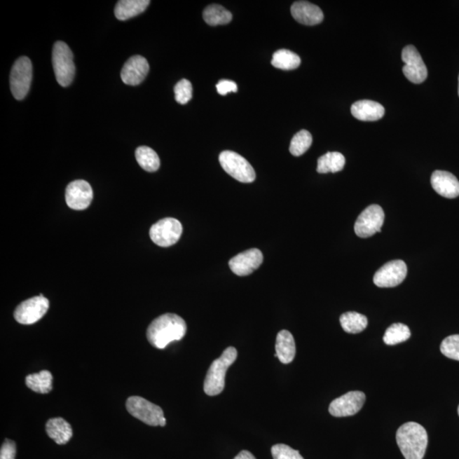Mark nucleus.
<instances>
[{
    "label": "nucleus",
    "instance_id": "6ab92c4d",
    "mask_svg": "<svg viewBox=\"0 0 459 459\" xmlns=\"http://www.w3.org/2000/svg\"><path fill=\"white\" fill-rule=\"evenodd\" d=\"M384 107L376 102L362 100L351 107V114L361 121H377L384 117Z\"/></svg>",
    "mask_w": 459,
    "mask_h": 459
},
{
    "label": "nucleus",
    "instance_id": "cd10ccee",
    "mask_svg": "<svg viewBox=\"0 0 459 459\" xmlns=\"http://www.w3.org/2000/svg\"><path fill=\"white\" fill-rule=\"evenodd\" d=\"M203 15L206 23L210 26L226 25L233 20V14L219 5L207 6Z\"/></svg>",
    "mask_w": 459,
    "mask_h": 459
},
{
    "label": "nucleus",
    "instance_id": "aec40b11",
    "mask_svg": "<svg viewBox=\"0 0 459 459\" xmlns=\"http://www.w3.org/2000/svg\"><path fill=\"white\" fill-rule=\"evenodd\" d=\"M275 353L283 364L292 362L296 354V346L292 334L287 330H282L278 333L275 341Z\"/></svg>",
    "mask_w": 459,
    "mask_h": 459
},
{
    "label": "nucleus",
    "instance_id": "39448f33",
    "mask_svg": "<svg viewBox=\"0 0 459 459\" xmlns=\"http://www.w3.org/2000/svg\"><path fill=\"white\" fill-rule=\"evenodd\" d=\"M126 409L133 417L150 426H165L166 418L160 406L141 397H130Z\"/></svg>",
    "mask_w": 459,
    "mask_h": 459
},
{
    "label": "nucleus",
    "instance_id": "6e6552de",
    "mask_svg": "<svg viewBox=\"0 0 459 459\" xmlns=\"http://www.w3.org/2000/svg\"><path fill=\"white\" fill-rule=\"evenodd\" d=\"M181 223L174 218H165L158 221L150 229V238L155 245L160 247H170L177 243L181 237Z\"/></svg>",
    "mask_w": 459,
    "mask_h": 459
},
{
    "label": "nucleus",
    "instance_id": "c85d7f7f",
    "mask_svg": "<svg viewBox=\"0 0 459 459\" xmlns=\"http://www.w3.org/2000/svg\"><path fill=\"white\" fill-rule=\"evenodd\" d=\"M411 337L409 327L402 323H394L387 329L384 342L388 345H396L405 342Z\"/></svg>",
    "mask_w": 459,
    "mask_h": 459
},
{
    "label": "nucleus",
    "instance_id": "c756f323",
    "mask_svg": "<svg viewBox=\"0 0 459 459\" xmlns=\"http://www.w3.org/2000/svg\"><path fill=\"white\" fill-rule=\"evenodd\" d=\"M313 144V135L309 131L303 130L295 134L291 141L289 151L295 157H299L306 153Z\"/></svg>",
    "mask_w": 459,
    "mask_h": 459
},
{
    "label": "nucleus",
    "instance_id": "20e7f679",
    "mask_svg": "<svg viewBox=\"0 0 459 459\" xmlns=\"http://www.w3.org/2000/svg\"><path fill=\"white\" fill-rule=\"evenodd\" d=\"M52 63L59 85L62 87L69 86L74 81L75 65L73 52L66 43L58 41L55 43Z\"/></svg>",
    "mask_w": 459,
    "mask_h": 459
},
{
    "label": "nucleus",
    "instance_id": "7c9ffc66",
    "mask_svg": "<svg viewBox=\"0 0 459 459\" xmlns=\"http://www.w3.org/2000/svg\"><path fill=\"white\" fill-rule=\"evenodd\" d=\"M441 351L446 357L459 361V334L446 337L441 343Z\"/></svg>",
    "mask_w": 459,
    "mask_h": 459
},
{
    "label": "nucleus",
    "instance_id": "2f4dec72",
    "mask_svg": "<svg viewBox=\"0 0 459 459\" xmlns=\"http://www.w3.org/2000/svg\"><path fill=\"white\" fill-rule=\"evenodd\" d=\"M175 100L181 105L189 103L193 97V85L187 79H181L174 86Z\"/></svg>",
    "mask_w": 459,
    "mask_h": 459
},
{
    "label": "nucleus",
    "instance_id": "4468645a",
    "mask_svg": "<svg viewBox=\"0 0 459 459\" xmlns=\"http://www.w3.org/2000/svg\"><path fill=\"white\" fill-rule=\"evenodd\" d=\"M93 190L89 183L83 179L71 182L66 189V202L71 209L83 210L90 205Z\"/></svg>",
    "mask_w": 459,
    "mask_h": 459
},
{
    "label": "nucleus",
    "instance_id": "f03ea898",
    "mask_svg": "<svg viewBox=\"0 0 459 459\" xmlns=\"http://www.w3.org/2000/svg\"><path fill=\"white\" fill-rule=\"evenodd\" d=\"M397 442L406 459H423L428 446V434L418 423H406L397 430Z\"/></svg>",
    "mask_w": 459,
    "mask_h": 459
},
{
    "label": "nucleus",
    "instance_id": "7ed1b4c3",
    "mask_svg": "<svg viewBox=\"0 0 459 459\" xmlns=\"http://www.w3.org/2000/svg\"><path fill=\"white\" fill-rule=\"evenodd\" d=\"M238 350L228 347L212 362L206 375L203 390L207 396H218L225 389L226 374L230 366L237 360Z\"/></svg>",
    "mask_w": 459,
    "mask_h": 459
},
{
    "label": "nucleus",
    "instance_id": "a878e982",
    "mask_svg": "<svg viewBox=\"0 0 459 459\" xmlns=\"http://www.w3.org/2000/svg\"><path fill=\"white\" fill-rule=\"evenodd\" d=\"M301 60L297 54L289 50H279L273 54L271 64L275 69L289 71L298 69Z\"/></svg>",
    "mask_w": 459,
    "mask_h": 459
},
{
    "label": "nucleus",
    "instance_id": "473e14b6",
    "mask_svg": "<svg viewBox=\"0 0 459 459\" xmlns=\"http://www.w3.org/2000/svg\"><path fill=\"white\" fill-rule=\"evenodd\" d=\"M271 454L274 459H304L299 451L294 450L285 444H277L271 448Z\"/></svg>",
    "mask_w": 459,
    "mask_h": 459
},
{
    "label": "nucleus",
    "instance_id": "5701e85b",
    "mask_svg": "<svg viewBox=\"0 0 459 459\" xmlns=\"http://www.w3.org/2000/svg\"><path fill=\"white\" fill-rule=\"evenodd\" d=\"M344 155L337 151L327 153L318 158L317 171L320 174L337 173L344 169Z\"/></svg>",
    "mask_w": 459,
    "mask_h": 459
},
{
    "label": "nucleus",
    "instance_id": "f704fd0d",
    "mask_svg": "<svg viewBox=\"0 0 459 459\" xmlns=\"http://www.w3.org/2000/svg\"><path fill=\"white\" fill-rule=\"evenodd\" d=\"M217 89L219 95H226V94L230 93V92H237L238 85L237 83L233 81L222 79V81L217 83Z\"/></svg>",
    "mask_w": 459,
    "mask_h": 459
},
{
    "label": "nucleus",
    "instance_id": "dca6fc26",
    "mask_svg": "<svg viewBox=\"0 0 459 459\" xmlns=\"http://www.w3.org/2000/svg\"><path fill=\"white\" fill-rule=\"evenodd\" d=\"M149 71V64L141 55L128 60L121 71V78L127 85L137 86L144 81Z\"/></svg>",
    "mask_w": 459,
    "mask_h": 459
},
{
    "label": "nucleus",
    "instance_id": "1a4fd4ad",
    "mask_svg": "<svg viewBox=\"0 0 459 459\" xmlns=\"http://www.w3.org/2000/svg\"><path fill=\"white\" fill-rule=\"evenodd\" d=\"M384 221L385 212L382 207L377 205H370L359 215L355 224V233L362 238L372 237L381 233Z\"/></svg>",
    "mask_w": 459,
    "mask_h": 459
},
{
    "label": "nucleus",
    "instance_id": "f257e3e1",
    "mask_svg": "<svg viewBox=\"0 0 459 459\" xmlns=\"http://www.w3.org/2000/svg\"><path fill=\"white\" fill-rule=\"evenodd\" d=\"M187 326L184 319L177 314L167 313L156 318L146 331L150 344L157 349H165L173 341L185 336Z\"/></svg>",
    "mask_w": 459,
    "mask_h": 459
},
{
    "label": "nucleus",
    "instance_id": "393cba45",
    "mask_svg": "<svg viewBox=\"0 0 459 459\" xmlns=\"http://www.w3.org/2000/svg\"><path fill=\"white\" fill-rule=\"evenodd\" d=\"M341 326L345 332L348 334H359L366 329L367 321L364 315L356 313V311H349L341 315Z\"/></svg>",
    "mask_w": 459,
    "mask_h": 459
},
{
    "label": "nucleus",
    "instance_id": "e433bc0d",
    "mask_svg": "<svg viewBox=\"0 0 459 459\" xmlns=\"http://www.w3.org/2000/svg\"><path fill=\"white\" fill-rule=\"evenodd\" d=\"M458 95H459V77H458Z\"/></svg>",
    "mask_w": 459,
    "mask_h": 459
},
{
    "label": "nucleus",
    "instance_id": "c9c22d12",
    "mask_svg": "<svg viewBox=\"0 0 459 459\" xmlns=\"http://www.w3.org/2000/svg\"><path fill=\"white\" fill-rule=\"evenodd\" d=\"M234 459H256L252 453L249 452V451L243 450L242 452L239 453Z\"/></svg>",
    "mask_w": 459,
    "mask_h": 459
},
{
    "label": "nucleus",
    "instance_id": "72a5a7b5",
    "mask_svg": "<svg viewBox=\"0 0 459 459\" xmlns=\"http://www.w3.org/2000/svg\"><path fill=\"white\" fill-rule=\"evenodd\" d=\"M17 455V445L14 441L6 439L1 450H0V459H15Z\"/></svg>",
    "mask_w": 459,
    "mask_h": 459
},
{
    "label": "nucleus",
    "instance_id": "ddd939ff",
    "mask_svg": "<svg viewBox=\"0 0 459 459\" xmlns=\"http://www.w3.org/2000/svg\"><path fill=\"white\" fill-rule=\"evenodd\" d=\"M365 401V394L362 391H350L331 402L329 411L334 417L353 416L362 409Z\"/></svg>",
    "mask_w": 459,
    "mask_h": 459
},
{
    "label": "nucleus",
    "instance_id": "bb28decb",
    "mask_svg": "<svg viewBox=\"0 0 459 459\" xmlns=\"http://www.w3.org/2000/svg\"><path fill=\"white\" fill-rule=\"evenodd\" d=\"M139 165L147 172H155L160 167V158L156 151L149 146H139L135 151Z\"/></svg>",
    "mask_w": 459,
    "mask_h": 459
},
{
    "label": "nucleus",
    "instance_id": "423d86ee",
    "mask_svg": "<svg viewBox=\"0 0 459 459\" xmlns=\"http://www.w3.org/2000/svg\"><path fill=\"white\" fill-rule=\"evenodd\" d=\"M219 160L223 170L238 181L251 183L256 178L252 165L242 156L234 151H222L219 154Z\"/></svg>",
    "mask_w": 459,
    "mask_h": 459
},
{
    "label": "nucleus",
    "instance_id": "4be33fe9",
    "mask_svg": "<svg viewBox=\"0 0 459 459\" xmlns=\"http://www.w3.org/2000/svg\"><path fill=\"white\" fill-rule=\"evenodd\" d=\"M149 0H121L115 7V15L121 21L137 17L146 10Z\"/></svg>",
    "mask_w": 459,
    "mask_h": 459
},
{
    "label": "nucleus",
    "instance_id": "412c9836",
    "mask_svg": "<svg viewBox=\"0 0 459 459\" xmlns=\"http://www.w3.org/2000/svg\"><path fill=\"white\" fill-rule=\"evenodd\" d=\"M48 436L58 445L67 444L73 437V429L62 418H50L46 423Z\"/></svg>",
    "mask_w": 459,
    "mask_h": 459
},
{
    "label": "nucleus",
    "instance_id": "f3484780",
    "mask_svg": "<svg viewBox=\"0 0 459 459\" xmlns=\"http://www.w3.org/2000/svg\"><path fill=\"white\" fill-rule=\"evenodd\" d=\"M431 186L441 197L455 198L459 196V181L448 171L437 170L431 175Z\"/></svg>",
    "mask_w": 459,
    "mask_h": 459
},
{
    "label": "nucleus",
    "instance_id": "2eb2a0df",
    "mask_svg": "<svg viewBox=\"0 0 459 459\" xmlns=\"http://www.w3.org/2000/svg\"><path fill=\"white\" fill-rule=\"evenodd\" d=\"M264 257L261 250L251 249L235 255L229 261V266L233 273L239 277H245L252 274L261 266Z\"/></svg>",
    "mask_w": 459,
    "mask_h": 459
},
{
    "label": "nucleus",
    "instance_id": "a211bd4d",
    "mask_svg": "<svg viewBox=\"0 0 459 459\" xmlns=\"http://www.w3.org/2000/svg\"><path fill=\"white\" fill-rule=\"evenodd\" d=\"M291 14L298 22L306 26L317 25L324 18L320 8L307 1L294 2L291 7Z\"/></svg>",
    "mask_w": 459,
    "mask_h": 459
},
{
    "label": "nucleus",
    "instance_id": "9d476101",
    "mask_svg": "<svg viewBox=\"0 0 459 459\" xmlns=\"http://www.w3.org/2000/svg\"><path fill=\"white\" fill-rule=\"evenodd\" d=\"M49 307V301L41 294L21 303L15 310L14 317L21 324H34L45 316Z\"/></svg>",
    "mask_w": 459,
    "mask_h": 459
},
{
    "label": "nucleus",
    "instance_id": "f8f14e48",
    "mask_svg": "<svg viewBox=\"0 0 459 459\" xmlns=\"http://www.w3.org/2000/svg\"><path fill=\"white\" fill-rule=\"evenodd\" d=\"M408 274V267L401 259L390 261L374 274V285L379 287H394L400 285Z\"/></svg>",
    "mask_w": 459,
    "mask_h": 459
},
{
    "label": "nucleus",
    "instance_id": "0eeeda50",
    "mask_svg": "<svg viewBox=\"0 0 459 459\" xmlns=\"http://www.w3.org/2000/svg\"><path fill=\"white\" fill-rule=\"evenodd\" d=\"M32 78H33V65L29 58L22 57L15 61L11 73V90L14 97L23 100L29 94Z\"/></svg>",
    "mask_w": 459,
    "mask_h": 459
},
{
    "label": "nucleus",
    "instance_id": "9b49d317",
    "mask_svg": "<svg viewBox=\"0 0 459 459\" xmlns=\"http://www.w3.org/2000/svg\"><path fill=\"white\" fill-rule=\"evenodd\" d=\"M402 58L405 63L402 69L405 77L416 85L424 82L428 77V70L416 47L406 46L402 50Z\"/></svg>",
    "mask_w": 459,
    "mask_h": 459
},
{
    "label": "nucleus",
    "instance_id": "4c0bfd02",
    "mask_svg": "<svg viewBox=\"0 0 459 459\" xmlns=\"http://www.w3.org/2000/svg\"><path fill=\"white\" fill-rule=\"evenodd\" d=\"M458 415H459V406H458Z\"/></svg>",
    "mask_w": 459,
    "mask_h": 459
},
{
    "label": "nucleus",
    "instance_id": "b1692460",
    "mask_svg": "<svg viewBox=\"0 0 459 459\" xmlns=\"http://www.w3.org/2000/svg\"><path fill=\"white\" fill-rule=\"evenodd\" d=\"M27 388L34 391L36 393H50L53 387V376L49 371L43 370L41 372L27 375L25 379Z\"/></svg>",
    "mask_w": 459,
    "mask_h": 459
}]
</instances>
